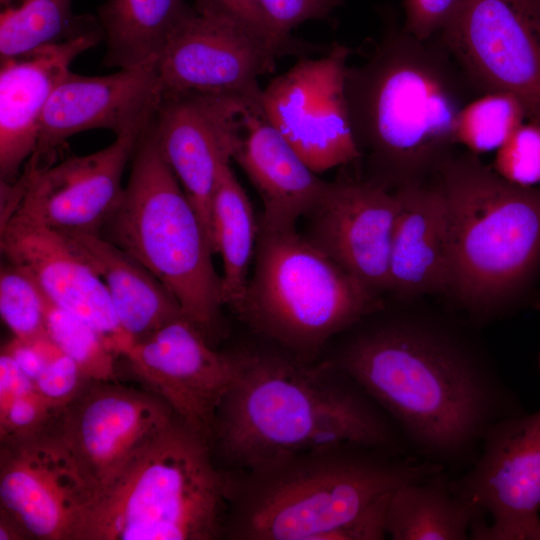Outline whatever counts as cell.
I'll use <instances>...</instances> for the list:
<instances>
[{
	"mask_svg": "<svg viewBox=\"0 0 540 540\" xmlns=\"http://www.w3.org/2000/svg\"><path fill=\"white\" fill-rule=\"evenodd\" d=\"M102 41L98 26L79 36L0 59L1 183H13L33 154L46 104L72 62Z\"/></svg>",
	"mask_w": 540,
	"mask_h": 540,
	"instance_id": "cell-21",
	"label": "cell"
},
{
	"mask_svg": "<svg viewBox=\"0 0 540 540\" xmlns=\"http://www.w3.org/2000/svg\"><path fill=\"white\" fill-rule=\"evenodd\" d=\"M350 54L334 44L322 57L300 59L262 90L264 114L317 174L362 156L346 96Z\"/></svg>",
	"mask_w": 540,
	"mask_h": 540,
	"instance_id": "cell-13",
	"label": "cell"
},
{
	"mask_svg": "<svg viewBox=\"0 0 540 540\" xmlns=\"http://www.w3.org/2000/svg\"><path fill=\"white\" fill-rule=\"evenodd\" d=\"M525 107L506 92L480 94L461 110L455 128L457 144L471 153L498 150L523 124Z\"/></svg>",
	"mask_w": 540,
	"mask_h": 540,
	"instance_id": "cell-29",
	"label": "cell"
},
{
	"mask_svg": "<svg viewBox=\"0 0 540 540\" xmlns=\"http://www.w3.org/2000/svg\"><path fill=\"white\" fill-rule=\"evenodd\" d=\"M61 409L36 389L0 405V439L34 434L51 427Z\"/></svg>",
	"mask_w": 540,
	"mask_h": 540,
	"instance_id": "cell-33",
	"label": "cell"
},
{
	"mask_svg": "<svg viewBox=\"0 0 540 540\" xmlns=\"http://www.w3.org/2000/svg\"><path fill=\"white\" fill-rule=\"evenodd\" d=\"M144 133L116 136L99 151L44 169L22 170L13 183H1L0 220L19 213L61 232L100 235L121 202L122 176Z\"/></svg>",
	"mask_w": 540,
	"mask_h": 540,
	"instance_id": "cell-15",
	"label": "cell"
},
{
	"mask_svg": "<svg viewBox=\"0 0 540 540\" xmlns=\"http://www.w3.org/2000/svg\"><path fill=\"white\" fill-rule=\"evenodd\" d=\"M145 390L211 445L216 415L233 374L231 353H220L181 316L137 340L121 357Z\"/></svg>",
	"mask_w": 540,
	"mask_h": 540,
	"instance_id": "cell-17",
	"label": "cell"
},
{
	"mask_svg": "<svg viewBox=\"0 0 540 540\" xmlns=\"http://www.w3.org/2000/svg\"><path fill=\"white\" fill-rule=\"evenodd\" d=\"M0 314L21 341L32 343L49 337L45 295L24 271L10 263L0 272Z\"/></svg>",
	"mask_w": 540,
	"mask_h": 540,
	"instance_id": "cell-31",
	"label": "cell"
},
{
	"mask_svg": "<svg viewBox=\"0 0 540 540\" xmlns=\"http://www.w3.org/2000/svg\"><path fill=\"white\" fill-rule=\"evenodd\" d=\"M259 222L250 200L234 175L230 161L219 171L212 203L214 253L223 261L222 299L234 311L240 306L248 283V269L255 254Z\"/></svg>",
	"mask_w": 540,
	"mask_h": 540,
	"instance_id": "cell-27",
	"label": "cell"
},
{
	"mask_svg": "<svg viewBox=\"0 0 540 540\" xmlns=\"http://www.w3.org/2000/svg\"><path fill=\"white\" fill-rule=\"evenodd\" d=\"M255 265L235 311L255 331L310 359L379 308L376 292L296 228L259 224Z\"/></svg>",
	"mask_w": 540,
	"mask_h": 540,
	"instance_id": "cell-8",
	"label": "cell"
},
{
	"mask_svg": "<svg viewBox=\"0 0 540 540\" xmlns=\"http://www.w3.org/2000/svg\"><path fill=\"white\" fill-rule=\"evenodd\" d=\"M398 211L392 236L389 290L400 297L449 290L450 241L441 187L424 182L395 190Z\"/></svg>",
	"mask_w": 540,
	"mask_h": 540,
	"instance_id": "cell-23",
	"label": "cell"
},
{
	"mask_svg": "<svg viewBox=\"0 0 540 540\" xmlns=\"http://www.w3.org/2000/svg\"><path fill=\"white\" fill-rule=\"evenodd\" d=\"M392 493L382 497L355 518L333 531L328 540L385 539L388 535L387 513Z\"/></svg>",
	"mask_w": 540,
	"mask_h": 540,
	"instance_id": "cell-37",
	"label": "cell"
},
{
	"mask_svg": "<svg viewBox=\"0 0 540 540\" xmlns=\"http://www.w3.org/2000/svg\"><path fill=\"white\" fill-rule=\"evenodd\" d=\"M480 95L438 37L391 26L364 64L348 66L346 96L361 154L386 188L421 183L452 155L462 108Z\"/></svg>",
	"mask_w": 540,
	"mask_h": 540,
	"instance_id": "cell-3",
	"label": "cell"
},
{
	"mask_svg": "<svg viewBox=\"0 0 540 540\" xmlns=\"http://www.w3.org/2000/svg\"><path fill=\"white\" fill-rule=\"evenodd\" d=\"M63 233L103 280L118 319L134 342L184 316L173 294L116 244L97 234Z\"/></svg>",
	"mask_w": 540,
	"mask_h": 540,
	"instance_id": "cell-24",
	"label": "cell"
},
{
	"mask_svg": "<svg viewBox=\"0 0 540 540\" xmlns=\"http://www.w3.org/2000/svg\"><path fill=\"white\" fill-rule=\"evenodd\" d=\"M450 489L484 521L470 539L540 540V409L496 422Z\"/></svg>",
	"mask_w": 540,
	"mask_h": 540,
	"instance_id": "cell-9",
	"label": "cell"
},
{
	"mask_svg": "<svg viewBox=\"0 0 540 540\" xmlns=\"http://www.w3.org/2000/svg\"><path fill=\"white\" fill-rule=\"evenodd\" d=\"M46 326L50 339L89 379L116 381L118 357L91 325L46 298Z\"/></svg>",
	"mask_w": 540,
	"mask_h": 540,
	"instance_id": "cell-30",
	"label": "cell"
},
{
	"mask_svg": "<svg viewBox=\"0 0 540 540\" xmlns=\"http://www.w3.org/2000/svg\"><path fill=\"white\" fill-rule=\"evenodd\" d=\"M226 513L227 473L174 417L94 498L74 540H214Z\"/></svg>",
	"mask_w": 540,
	"mask_h": 540,
	"instance_id": "cell-6",
	"label": "cell"
},
{
	"mask_svg": "<svg viewBox=\"0 0 540 540\" xmlns=\"http://www.w3.org/2000/svg\"><path fill=\"white\" fill-rule=\"evenodd\" d=\"M259 94L166 93L151 124L158 149L196 210L213 248L212 203ZM214 251V250H213Z\"/></svg>",
	"mask_w": 540,
	"mask_h": 540,
	"instance_id": "cell-14",
	"label": "cell"
},
{
	"mask_svg": "<svg viewBox=\"0 0 540 540\" xmlns=\"http://www.w3.org/2000/svg\"><path fill=\"white\" fill-rule=\"evenodd\" d=\"M447 470L407 483L391 495L387 534L393 540H466L475 510L450 489Z\"/></svg>",
	"mask_w": 540,
	"mask_h": 540,
	"instance_id": "cell-26",
	"label": "cell"
},
{
	"mask_svg": "<svg viewBox=\"0 0 540 540\" xmlns=\"http://www.w3.org/2000/svg\"><path fill=\"white\" fill-rule=\"evenodd\" d=\"M466 0H404L402 27L420 40L438 36L458 14Z\"/></svg>",
	"mask_w": 540,
	"mask_h": 540,
	"instance_id": "cell-36",
	"label": "cell"
},
{
	"mask_svg": "<svg viewBox=\"0 0 540 540\" xmlns=\"http://www.w3.org/2000/svg\"><path fill=\"white\" fill-rule=\"evenodd\" d=\"M230 353L232 379L211 447L233 470L346 443L411 454L393 420L333 362L259 349Z\"/></svg>",
	"mask_w": 540,
	"mask_h": 540,
	"instance_id": "cell-2",
	"label": "cell"
},
{
	"mask_svg": "<svg viewBox=\"0 0 540 540\" xmlns=\"http://www.w3.org/2000/svg\"><path fill=\"white\" fill-rule=\"evenodd\" d=\"M0 442V512L27 539L74 540L94 493L54 424Z\"/></svg>",
	"mask_w": 540,
	"mask_h": 540,
	"instance_id": "cell-16",
	"label": "cell"
},
{
	"mask_svg": "<svg viewBox=\"0 0 540 540\" xmlns=\"http://www.w3.org/2000/svg\"><path fill=\"white\" fill-rule=\"evenodd\" d=\"M333 363L393 420L414 456L450 474L476 461L496 422L527 412L483 347L441 318L365 326Z\"/></svg>",
	"mask_w": 540,
	"mask_h": 540,
	"instance_id": "cell-1",
	"label": "cell"
},
{
	"mask_svg": "<svg viewBox=\"0 0 540 540\" xmlns=\"http://www.w3.org/2000/svg\"><path fill=\"white\" fill-rule=\"evenodd\" d=\"M109 241L144 265L211 342L221 327V277L203 224L162 157L151 125L140 138Z\"/></svg>",
	"mask_w": 540,
	"mask_h": 540,
	"instance_id": "cell-7",
	"label": "cell"
},
{
	"mask_svg": "<svg viewBox=\"0 0 540 540\" xmlns=\"http://www.w3.org/2000/svg\"><path fill=\"white\" fill-rule=\"evenodd\" d=\"M281 55L215 0H195L157 61L163 94H259Z\"/></svg>",
	"mask_w": 540,
	"mask_h": 540,
	"instance_id": "cell-11",
	"label": "cell"
},
{
	"mask_svg": "<svg viewBox=\"0 0 540 540\" xmlns=\"http://www.w3.org/2000/svg\"><path fill=\"white\" fill-rule=\"evenodd\" d=\"M27 539L21 527L9 516L0 512V540Z\"/></svg>",
	"mask_w": 540,
	"mask_h": 540,
	"instance_id": "cell-40",
	"label": "cell"
},
{
	"mask_svg": "<svg viewBox=\"0 0 540 540\" xmlns=\"http://www.w3.org/2000/svg\"><path fill=\"white\" fill-rule=\"evenodd\" d=\"M437 37L479 94L510 93L540 124V0H466Z\"/></svg>",
	"mask_w": 540,
	"mask_h": 540,
	"instance_id": "cell-10",
	"label": "cell"
},
{
	"mask_svg": "<svg viewBox=\"0 0 540 540\" xmlns=\"http://www.w3.org/2000/svg\"><path fill=\"white\" fill-rule=\"evenodd\" d=\"M441 470L414 455L346 443L227 471L224 536L328 540L382 497Z\"/></svg>",
	"mask_w": 540,
	"mask_h": 540,
	"instance_id": "cell-4",
	"label": "cell"
},
{
	"mask_svg": "<svg viewBox=\"0 0 540 540\" xmlns=\"http://www.w3.org/2000/svg\"><path fill=\"white\" fill-rule=\"evenodd\" d=\"M435 175L448 210L449 290L477 317L497 313L540 263V189L508 182L474 153L452 154Z\"/></svg>",
	"mask_w": 540,
	"mask_h": 540,
	"instance_id": "cell-5",
	"label": "cell"
},
{
	"mask_svg": "<svg viewBox=\"0 0 540 540\" xmlns=\"http://www.w3.org/2000/svg\"><path fill=\"white\" fill-rule=\"evenodd\" d=\"M174 417L145 389L90 379L59 411L54 428L95 498Z\"/></svg>",
	"mask_w": 540,
	"mask_h": 540,
	"instance_id": "cell-12",
	"label": "cell"
},
{
	"mask_svg": "<svg viewBox=\"0 0 540 540\" xmlns=\"http://www.w3.org/2000/svg\"><path fill=\"white\" fill-rule=\"evenodd\" d=\"M398 206L395 192L374 181L328 182L321 199L307 214V238L372 291L389 289Z\"/></svg>",
	"mask_w": 540,
	"mask_h": 540,
	"instance_id": "cell-20",
	"label": "cell"
},
{
	"mask_svg": "<svg viewBox=\"0 0 540 540\" xmlns=\"http://www.w3.org/2000/svg\"><path fill=\"white\" fill-rule=\"evenodd\" d=\"M73 0H0V59L61 42L100 26L74 15Z\"/></svg>",
	"mask_w": 540,
	"mask_h": 540,
	"instance_id": "cell-28",
	"label": "cell"
},
{
	"mask_svg": "<svg viewBox=\"0 0 540 540\" xmlns=\"http://www.w3.org/2000/svg\"><path fill=\"white\" fill-rule=\"evenodd\" d=\"M184 0H107L98 7L106 54L120 69L157 62L190 10Z\"/></svg>",
	"mask_w": 540,
	"mask_h": 540,
	"instance_id": "cell-25",
	"label": "cell"
},
{
	"mask_svg": "<svg viewBox=\"0 0 540 540\" xmlns=\"http://www.w3.org/2000/svg\"><path fill=\"white\" fill-rule=\"evenodd\" d=\"M89 380L79 365L56 346L34 386L50 405L62 409Z\"/></svg>",
	"mask_w": 540,
	"mask_h": 540,
	"instance_id": "cell-34",
	"label": "cell"
},
{
	"mask_svg": "<svg viewBox=\"0 0 540 540\" xmlns=\"http://www.w3.org/2000/svg\"><path fill=\"white\" fill-rule=\"evenodd\" d=\"M0 248L45 297L91 325L118 358L134 344L94 268L61 231L19 213L0 220Z\"/></svg>",
	"mask_w": 540,
	"mask_h": 540,
	"instance_id": "cell-19",
	"label": "cell"
},
{
	"mask_svg": "<svg viewBox=\"0 0 540 540\" xmlns=\"http://www.w3.org/2000/svg\"><path fill=\"white\" fill-rule=\"evenodd\" d=\"M264 38L280 55L296 51L299 44L283 41L274 31L258 0H215Z\"/></svg>",
	"mask_w": 540,
	"mask_h": 540,
	"instance_id": "cell-38",
	"label": "cell"
},
{
	"mask_svg": "<svg viewBox=\"0 0 540 540\" xmlns=\"http://www.w3.org/2000/svg\"><path fill=\"white\" fill-rule=\"evenodd\" d=\"M232 159L257 190L264 207L258 222L267 227H295L328 185L272 125L261 104L248 115Z\"/></svg>",
	"mask_w": 540,
	"mask_h": 540,
	"instance_id": "cell-22",
	"label": "cell"
},
{
	"mask_svg": "<svg viewBox=\"0 0 540 540\" xmlns=\"http://www.w3.org/2000/svg\"><path fill=\"white\" fill-rule=\"evenodd\" d=\"M493 170L519 186L540 183V124L523 123L497 150Z\"/></svg>",
	"mask_w": 540,
	"mask_h": 540,
	"instance_id": "cell-32",
	"label": "cell"
},
{
	"mask_svg": "<svg viewBox=\"0 0 540 540\" xmlns=\"http://www.w3.org/2000/svg\"><path fill=\"white\" fill-rule=\"evenodd\" d=\"M35 390L33 380L5 351L0 355V405Z\"/></svg>",
	"mask_w": 540,
	"mask_h": 540,
	"instance_id": "cell-39",
	"label": "cell"
},
{
	"mask_svg": "<svg viewBox=\"0 0 540 540\" xmlns=\"http://www.w3.org/2000/svg\"><path fill=\"white\" fill-rule=\"evenodd\" d=\"M276 34L296 44L291 31L309 20L328 17L343 0H258Z\"/></svg>",
	"mask_w": 540,
	"mask_h": 540,
	"instance_id": "cell-35",
	"label": "cell"
},
{
	"mask_svg": "<svg viewBox=\"0 0 540 540\" xmlns=\"http://www.w3.org/2000/svg\"><path fill=\"white\" fill-rule=\"evenodd\" d=\"M162 97L157 62L104 76L70 70L46 104L36 147L23 169L40 170L56 163L67 140L83 131L109 129L116 136L144 133Z\"/></svg>",
	"mask_w": 540,
	"mask_h": 540,
	"instance_id": "cell-18",
	"label": "cell"
}]
</instances>
